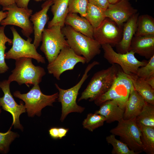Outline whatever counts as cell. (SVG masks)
Masks as SVG:
<instances>
[{
  "instance_id": "obj_1",
  "label": "cell",
  "mask_w": 154,
  "mask_h": 154,
  "mask_svg": "<svg viewBox=\"0 0 154 154\" xmlns=\"http://www.w3.org/2000/svg\"><path fill=\"white\" fill-rule=\"evenodd\" d=\"M61 31L69 47L77 54L84 58L86 63L100 54L101 45L94 39L76 31L68 25L62 27Z\"/></svg>"
},
{
  "instance_id": "obj_2",
  "label": "cell",
  "mask_w": 154,
  "mask_h": 154,
  "mask_svg": "<svg viewBox=\"0 0 154 154\" xmlns=\"http://www.w3.org/2000/svg\"><path fill=\"white\" fill-rule=\"evenodd\" d=\"M118 70L115 64H113L106 69L95 73L82 93L78 102L88 99L90 102L94 101L106 92L114 83Z\"/></svg>"
},
{
  "instance_id": "obj_3",
  "label": "cell",
  "mask_w": 154,
  "mask_h": 154,
  "mask_svg": "<svg viewBox=\"0 0 154 154\" xmlns=\"http://www.w3.org/2000/svg\"><path fill=\"white\" fill-rule=\"evenodd\" d=\"M30 58H21L15 60V67L7 80L11 83L16 82L19 85L25 84L28 87L39 84L46 74L44 68L35 66Z\"/></svg>"
},
{
  "instance_id": "obj_4",
  "label": "cell",
  "mask_w": 154,
  "mask_h": 154,
  "mask_svg": "<svg viewBox=\"0 0 154 154\" xmlns=\"http://www.w3.org/2000/svg\"><path fill=\"white\" fill-rule=\"evenodd\" d=\"M99 62L94 61L89 64L86 67L84 73L80 81L75 86L67 89L61 88L56 83L55 85L58 90L57 100L62 105V114L60 118L61 121H64L67 116L72 112L82 113L85 108L78 105L76 99L78 92L82 85L89 76L88 73L94 66L99 64Z\"/></svg>"
},
{
  "instance_id": "obj_5",
  "label": "cell",
  "mask_w": 154,
  "mask_h": 154,
  "mask_svg": "<svg viewBox=\"0 0 154 154\" xmlns=\"http://www.w3.org/2000/svg\"><path fill=\"white\" fill-rule=\"evenodd\" d=\"M134 88L130 75L119 70L117 77L110 88L94 100L98 106L110 100L116 101L119 106L125 109L130 94Z\"/></svg>"
},
{
  "instance_id": "obj_6",
  "label": "cell",
  "mask_w": 154,
  "mask_h": 154,
  "mask_svg": "<svg viewBox=\"0 0 154 154\" xmlns=\"http://www.w3.org/2000/svg\"><path fill=\"white\" fill-rule=\"evenodd\" d=\"M13 95L25 102L28 116L33 117L35 115L40 116L42 110L46 106H52L53 103L58 99V92L50 95L44 94L41 91L39 84H36L26 93L21 94L16 91Z\"/></svg>"
},
{
  "instance_id": "obj_7",
  "label": "cell",
  "mask_w": 154,
  "mask_h": 154,
  "mask_svg": "<svg viewBox=\"0 0 154 154\" xmlns=\"http://www.w3.org/2000/svg\"><path fill=\"white\" fill-rule=\"evenodd\" d=\"M135 118L122 119L118 121L116 127L110 130V132L119 136L120 140L138 154L143 151L144 147L141 140V130Z\"/></svg>"
},
{
  "instance_id": "obj_8",
  "label": "cell",
  "mask_w": 154,
  "mask_h": 154,
  "mask_svg": "<svg viewBox=\"0 0 154 154\" xmlns=\"http://www.w3.org/2000/svg\"><path fill=\"white\" fill-rule=\"evenodd\" d=\"M58 25L44 29L42 34L40 49L48 63L52 62L63 48L69 46Z\"/></svg>"
},
{
  "instance_id": "obj_9",
  "label": "cell",
  "mask_w": 154,
  "mask_h": 154,
  "mask_svg": "<svg viewBox=\"0 0 154 154\" xmlns=\"http://www.w3.org/2000/svg\"><path fill=\"white\" fill-rule=\"evenodd\" d=\"M10 29L13 35L12 46L5 53V59L15 60L21 58H30L35 60L38 63H45L44 58L37 52L35 45L31 43V38L29 37L25 40L20 36L14 27H11Z\"/></svg>"
},
{
  "instance_id": "obj_10",
  "label": "cell",
  "mask_w": 154,
  "mask_h": 154,
  "mask_svg": "<svg viewBox=\"0 0 154 154\" xmlns=\"http://www.w3.org/2000/svg\"><path fill=\"white\" fill-rule=\"evenodd\" d=\"M104 52V58L110 64L119 65L124 73L129 75H135L138 69L145 65L148 61H140L135 57V54L130 50L124 54L115 52L112 47L108 44L101 45Z\"/></svg>"
},
{
  "instance_id": "obj_11",
  "label": "cell",
  "mask_w": 154,
  "mask_h": 154,
  "mask_svg": "<svg viewBox=\"0 0 154 154\" xmlns=\"http://www.w3.org/2000/svg\"><path fill=\"white\" fill-rule=\"evenodd\" d=\"M3 11L7 10L6 17L0 23L2 26L13 25L20 27L23 35L27 38L33 32V25L30 18L32 15V9L19 7L16 3L6 8Z\"/></svg>"
},
{
  "instance_id": "obj_12",
  "label": "cell",
  "mask_w": 154,
  "mask_h": 154,
  "mask_svg": "<svg viewBox=\"0 0 154 154\" xmlns=\"http://www.w3.org/2000/svg\"><path fill=\"white\" fill-rule=\"evenodd\" d=\"M86 63V60L82 56L77 54L69 47L62 49L52 62L48 63L47 68L48 73L52 74L58 80L64 72L73 70L78 63Z\"/></svg>"
},
{
  "instance_id": "obj_13",
  "label": "cell",
  "mask_w": 154,
  "mask_h": 154,
  "mask_svg": "<svg viewBox=\"0 0 154 154\" xmlns=\"http://www.w3.org/2000/svg\"><path fill=\"white\" fill-rule=\"evenodd\" d=\"M122 29L123 27H119L106 17L99 26L94 29L93 38L101 45L108 44L113 47L121 41Z\"/></svg>"
},
{
  "instance_id": "obj_14",
  "label": "cell",
  "mask_w": 154,
  "mask_h": 154,
  "mask_svg": "<svg viewBox=\"0 0 154 154\" xmlns=\"http://www.w3.org/2000/svg\"><path fill=\"white\" fill-rule=\"evenodd\" d=\"M10 83L8 80L0 82V88L4 93L3 96L0 97V106L12 115V126L13 125L15 128L22 130L23 127L20 123L19 117L21 114L26 112V108L23 102L18 104L14 100L10 90Z\"/></svg>"
},
{
  "instance_id": "obj_15",
  "label": "cell",
  "mask_w": 154,
  "mask_h": 154,
  "mask_svg": "<svg viewBox=\"0 0 154 154\" xmlns=\"http://www.w3.org/2000/svg\"><path fill=\"white\" fill-rule=\"evenodd\" d=\"M130 0H120L116 3L110 4L105 10L106 17L116 23L120 27L132 15L137 13V10L131 6Z\"/></svg>"
},
{
  "instance_id": "obj_16",
  "label": "cell",
  "mask_w": 154,
  "mask_h": 154,
  "mask_svg": "<svg viewBox=\"0 0 154 154\" xmlns=\"http://www.w3.org/2000/svg\"><path fill=\"white\" fill-rule=\"evenodd\" d=\"M52 4L53 0H46L42 5V9L32 15L30 18L33 25L34 34L33 44L37 49L41 41L42 34L48 19V11Z\"/></svg>"
},
{
  "instance_id": "obj_17",
  "label": "cell",
  "mask_w": 154,
  "mask_h": 154,
  "mask_svg": "<svg viewBox=\"0 0 154 154\" xmlns=\"http://www.w3.org/2000/svg\"><path fill=\"white\" fill-rule=\"evenodd\" d=\"M139 14L137 12L133 15L124 24L121 40L115 46L117 52L124 54L130 51L132 40L136 30Z\"/></svg>"
},
{
  "instance_id": "obj_18",
  "label": "cell",
  "mask_w": 154,
  "mask_h": 154,
  "mask_svg": "<svg viewBox=\"0 0 154 154\" xmlns=\"http://www.w3.org/2000/svg\"><path fill=\"white\" fill-rule=\"evenodd\" d=\"M130 50L147 59H149L154 55V35L133 37L131 42Z\"/></svg>"
},
{
  "instance_id": "obj_19",
  "label": "cell",
  "mask_w": 154,
  "mask_h": 154,
  "mask_svg": "<svg viewBox=\"0 0 154 154\" xmlns=\"http://www.w3.org/2000/svg\"><path fill=\"white\" fill-rule=\"evenodd\" d=\"M124 110L116 101L110 100L102 104L99 110L95 113L104 116L106 122L110 123L115 121L118 122L123 119Z\"/></svg>"
},
{
  "instance_id": "obj_20",
  "label": "cell",
  "mask_w": 154,
  "mask_h": 154,
  "mask_svg": "<svg viewBox=\"0 0 154 154\" xmlns=\"http://www.w3.org/2000/svg\"><path fill=\"white\" fill-rule=\"evenodd\" d=\"M145 102L134 88L133 89L125 104L123 119L128 120L136 118L141 111Z\"/></svg>"
},
{
  "instance_id": "obj_21",
  "label": "cell",
  "mask_w": 154,
  "mask_h": 154,
  "mask_svg": "<svg viewBox=\"0 0 154 154\" xmlns=\"http://www.w3.org/2000/svg\"><path fill=\"white\" fill-rule=\"evenodd\" d=\"M65 25L70 26L76 31L94 38V29L85 17L75 13H68L65 21Z\"/></svg>"
},
{
  "instance_id": "obj_22",
  "label": "cell",
  "mask_w": 154,
  "mask_h": 154,
  "mask_svg": "<svg viewBox=\"0 0 154 154\" xmlns=\"http://www.w3.org/2000/svg\"><path fill=\"white\" fill-rule=\"evenodd\" d=\"M69 0H53L51 10L53 17L48 23V28L58 25L61 27L65 25V21L68 14Z\"/></svg>"
},
{
  "instance_id": "obj_23",
  "label": "cell",
  "mask_w": 154,
  "mask_h": 154,
  "mask_svg": "<svg viewBox=\"0 0 154 154\" xmlns=\"http://www.w3.org/2000/svg\"><path fill=\"white\" fill-rule=\"evenodd\" d=\"M130 76L134 89L146 102L154 105V89L145 80L135 75Z\"/></svg>"
},
{
  "instance_id": "obj_24",
  "label": "cell",
  "mask_w": 154,
  "mask_h": 154,
  "mask_svg": "<svg viewBox=\"0 0 154 154\" xmlns=\"http://www.w3.org/2000/svg\"><path fill=\"white\" fill-rule=\"evenodd\" d=\"M154 35V19L147 14L138 16L134 36Z\"/></svg>"
},
{
  "instance_id": "obj_25",
  "label": "cell",
  "mask_w": 154,
  "mask_h": 154,
  "mask_svg": "<svg viewBox=\"0 0 154 154\" xmlns=\"http://www.w3.org/2000/svg\"><path fill=\"white\" fill-rule=\"evenodd\" d=\"M137 123L141 131V140L144 147L143 151L148 154H154V127Z\"/></svg>"
},
{
  "instance_id": "obj_26",
  "label": "cell",
  "mask_w": 154,
  "mask_h": 154,
  "mask_svg": "<svg viewBox=\"0 0 154 154\" xmlns=\"http://www.w3.org/2000/svg\"><path fill=\"white\" fill-rule=\"evenodd\" d=\"M106 17L105 9L88 3L86 18L94 29L99 26Z\"/></svg>"
},
{
  "instance_id": "obj_27",
  "label": "cell",
  "mask_w": 154,
  "mask_h": 154,
  "mask_svg": "<svg viewBox=\"0 0 154 154\" xmlns=\"http://www.w3.org/2000/svg\"><path fill=\"white\" fill-rule=\"evenodd\" d=\"M137 123L154 127V105L145 102L139 115L136 117Z\"/></svg>"
},
{
  "instance_id": "obj_28",
  "label": "cell",
  "mask_w": 154,
  "mask_h": 154,
  "mask_svg": "<svg viewBox=\"0 0 154 154\" xmlns=\"http://www.w3.org/2000/svg\"><path fill=\"white\" fill-rule=\"evenodd\" d=\"M5 27L3 26L0 27V74L6 72L9 69L5 60V52L7 48L5 44L7 42L10 45L12 43V40L8 38L5 33Z\"/></svg>"
},
{
  "instance_id": "obj_29",
  "label": "cell",
  "mask_w": 154,
  "mask_h": 154,
  "mask_svg": "<svg viewBox=\"0 0 154 154\" xmlns=\"http://www.w3.org/2000/svg\"><path fill=\"white\" fill-rule=\"evenodd\" d=\"M115 135L112 134L106 137V140L108 144L113 147L112 153L113 154H137L130 149L124 143L116 139Z\"/></svg>"
},
{
  "instance_id": "obj_30",
  "label": "cell",
  "mask_w": 154,
  "mask_h": 154,
  "mask_svg": "<svg viewBox=\"0 0 154 154\" xmlns=\"http://www.w3.org/2000/svg\"><path fill=\"white\" fill-rule=\"evenodd\" d=\"M106 119L103 116L97 114L89 113L84 120L82 125L84 128L92 132L95 129L103 125Z\"/></svg>"
},
{
  "instance_id": "obj_31",
  "label": "cell",
  "mask_w": 154,
  "mask_h": 154,
  "mask_svg": "<svg viewBox=\"0 0 154 154\" xmlns=\"http://www.w3.org/2000/svg\"><path fill=\"white\" fill-rule=\"evenodd\" d=\"M88 3V0H69L68 4V13H79L85 18Z\"/></svg>"
},
{
  "instance_id": "obj_32",
  "label": "cell",
  "mask_w": 154,
  "mask_h": 154,
  "mask_svg": "<svg viewBox=\"0 0 154 154\" xmlns=\"http://www.w3.org/2000/svg\"><path fill=\"white\" fill-rule=\"evenodd\" d=\"M11 127L6 132H0V152L6 153L12 142L17 137L16 133L11 131Z\"/></svg>"
},
{
  "instance_id": "obj_33",
  "label": "cell",
  "mask_w": 154,
  "mask_h": 154,
  "mask_svg": "<svg viewBox=\"0 0 154 154\" xmlns=\"http://www.w3.org/2000/svg\"><path fill=\"white\" fill-rule=\"evenodd\" d=\"M135 75L145 80L154 77V55L149 59L145 65L138 69Z\"/></svg>"
},
{
  "instance_id": "obj_34",
  "label": "cell",
  "mask_w": 154,
  "mask_h": 154,
  "mask_svg": "<svg viewBox=\"0 0 154 154\" xmlns=\"http://www.w3.org/2000/svg\"><path fill=\"white\" fill-rule=\"evenodd\" d=\"M88 3L106 10L110 3L108 0H88Z\"/></svg>"
},
{
  "instance_id": "obj_35",
  "label": "cell",
  "mask_w": 154,
  "mask_h": 154,
  "mask_svg": "<svg viewBox=\"0 0 154 154\" xmlns=\"http://www.w3.org/2000/svg\"><path fill=\"white\" fill-rule=\"evenodd\" d=\"M49 133L51 138L54 139L59 138L58 127H52L48 131Z\"/></svg>"
},
{
  "instance_id": "obj_36",
  "label": "cell",
  "mask_w": 154,
  "mask_h": 154,
  "mask_svg": "<svg viewBox=\"0 0 154 154\" xmlns=\"http://www.w3.org/2000/svg\"><path fill=\"white\" fill-rule=\"evenodd\" d=\"M17 6L21 8H28V5L30 0H15Z\"/></svg>"
},
{
  "instance_id": "obj_37",
  "label": "cell",
  "mask_w": 154,
  "mask_h": 154,
  "mask_svg": "<svg viewBox=\"0 0 154 154\" xmlns=\"http://www.w3.org/2000/svg\"><path fill=\"white\" fill-rule=\"evenodd\" d=\"M15 3V0H0V5L3 7L2 9Z\"/></svg>"
},
{
  "instance_id": "obj_38",
  "label": "cell",
  "mask_w": 154,
  "mask_h": 154,
  "mask_svg": "<svg viewBox=\"0 0 154 154\" xmlns=\"http://www.w3.org/2000/svg\"><path fill=\"white\" fill-rule=\"evenodd\" d=\"M59 138L61 139L65 136L68 131V129L63 127H58Z\"/></svg>"
},
{
  "instance_id": "obj_39",
  "label": "cell",
  "mask_w": 154,
  "mask_h": 154,
  "mask_svg": "<svg viewBox=\"0 0 154 154\" xmlns=\"http://www.w3.org/2000/svg\"><path fill=\"white\" fill-rule=\"evenodd\" d=\"M145 81L153 88L154 89V77L150 78Z\"/></svg>"
},
{
  "instance_id": "obj_40",
  "label": "cell",
  "mask_w": 154,
  "mask_h": 154,
  "mask_svg": "<svg viewBox=\"0 0 154 154\" xmlns=\"http://www.w3.org/2000/svg\"><path fill=\"white\" fill-rule=\"evenodd\" d=\"M7 15V11L4 12L3 10L0 11V23L6 17Z\"/></svg>"
},
{
  "instance_id": "obj_41",
  "label": "cell",
  "mask_w": 154,
  "mask_h": 154,
  "mask_svg": "<svg viewBox=\"0 0 154 154\" xmlns=\"http://www.w3.org/2000/svg\"><path fill=\"white\" fill-rule=\"evenodd\" d=\"M120 0H108L110 4H114L116 3Z\"/></svg>"
},
{
  "instance_id": "obj_42",
  "label": "cell",
  "mask_w": 154,
  "mask_h": 154,
  "mask_svg": "<svg viewBox=\"0 0 154 154\" xmlns=\"http://www.w3.org/2000/svg\"><path fill=\"white\" fill-rule=\"evenodd\" d=\"M36 2H38V1H45V0H34Z\"/></svg>"
},
{
  "instance_id": "obj_43",
  "label": "cell",
  "mask_w": 154,
  "mask_h": 154,
  "mask_svg": "<svg viewBox=\"0 0 154 154\" xmlns=\"http://www.w3.org/2000/svg\"><path fill=\"white\" fill-rule=\"evenodd\" d=\"M1 112V109H0V114Z\"/></svg>"
},
{
  "instance_id": "obj_44",
  "label": "cell",
  "mask_w": 154,
  "mask_h": 154,
  "mask_svg": "<svg viewBox=\"0 0 154 154\" xmlns=\"http://www.w3.org/2000/svg\"></svg>"
}]
</instances>
